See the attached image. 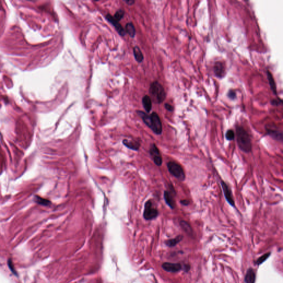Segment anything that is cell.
Here are the masks:
<instances>
[{
    "instance_id": "26",
    "label": "cell",
    "mask_w": 283,
    "mask_h": 283,
    "mask_svg": "<svg viewBox=\"0 0 283 283\" xmlns=\"http://www.w3.org/2000/svg\"><path fill=\"white\" fill-rule=\"evenodd\" d=\"M228 96H229V98L231 99H234L236 98V92H235V91H234V90H229V93H228Z\"/></svg>"
},
{
    "instance_id": "29",
    "label": "cell",
    "mask_w": 283,
    "mask_h": 283,
    "mask_svg": "<svg viewBox=\"0 0 283 283\" xmlns=\"http://www.w3.org/2000/svg\"><path fill=\"white\" fill-rule=\"evenodd\" d=\"M180 203H182L183 205L184 206L189 205V204H190V202H189V201L187 200H181L180 201Z\"/></svg>"
},
{
    "instance_id": "11",
    "label": "cell",
    "mask_w": 283,
    "mask_h": 283,
    "mask_svg": "<svg viewBox=\"0 0 283 283\" xmlns=\"http://www.w3.org/2000/svg\"><path fill=\"white\" fill-rule=\"evenodd\" d=\"M267 134L270 136L271 138L274 139L278 141H283V134L282 132H280L278 130L271 128H266Z\"/></svg>"
},
{
    "instance_id": "21",
    "label": "cell",
    "mask_w": 283,
    "mask_h": 283,
    "mask_svg": "<svg viewBox=\"0 0 283 283\" xmlns=\"http://www.w3.org/2000/svg\"><path fill=\"white\" fill-rule=\"evenodd\" d=\"M34 201L35 203H37L39 205L43 206H49L50 205V201L48 200L47 199L42 198L39 196H34Z\"/></svg>"
},
{
    "instance_id": "2",
    "label": "cell",
    "mask_w": 283,
    "mask_h": 283,
    "mask_svg": "<svg viewBox=\"0 0 283 283\" xmlns=\"http://www.w3.org/2000/svg\"><path fill=\"white\" fill-rule=\"evenodd\" d=\"M236 137L238 147L242 151L246 153L252 151V144L251 139L244 128L241 126L236 127Z\"/></svg>"
},
{
    "instance_id": "24",
    "label": "cell",
    "mask_w": 283,
    "mask_h": 283,
    "mask_svg": "<svg viewBox=\"0 0 283 283\" xmlns=\"http://www.w3.org/2000/svg\"><path fill=\"white\" fill-rule=\"evenodd\" d=\"M270 255V253H266V254H265L263 255H262V257H260L257 260V264L260 265V264L263 263L264 261H265V260H267L268 258Z\"/></svg>"
},
{
    "instance_id": "18",
    "label": "cell",
    "mask_w": 283,
    "mask_h": 283,
    "mask_svg": "<svg viewBox=\"0 0 283 283\" xmlns=\"http://www.w3.org/2000/svg\"><path fill=\"white\" fill-rule=\"evenodd\" d=\"M133 53L135 55V59L138 62H142L144 59L143 55L142 53L141 50L138 47H135L133 48Z\"/></svg>"
},
{
    "instance_id": "17",
    "label": "cell",
    "mask_w": 283,
    "mask_h": 283,
    "mask_svg": "<svg viewBox=\"0 0 283 283\" xmlns=\"http://www.w3.org/2000/svg\"><path fill=\"white\" fill-rule=\"evenodd\" d=\"M180 225L182 229L187 234H191L193 233V229L188 222L184 220H182L180 222Z\"/></svg>"
},
{
    "instance_id": "25",
    "label": "cell",
    "mask_w": 283,
    "mask_h": 283,
    "mask_svg": "<svg viewBox=\"0 0 283 283\" xmlns=\"http://www.w3.org/2000/svg\"><path fill=\"white\" fill-rule=\"evenodd\" d=\"M8 267H9V268H10V270L12 271V273H13L15 275H16L17 273L16 270H15V269L14 268V266H13V264L12 263V261H11V260H8Z\"/></svg>"
},
{
    "instance_id": "19",
    "label": "cell",
    "mask_w": 283,
    "mask_h": 283,
    "mask_svg": "<svg viewBox=\"0 0 283 283\" xmlns=\"http://www.w3.org/2000/svg\"><path fill=\"white\" fill-rule=\"evenodd\" d=\"M126 32L131 37H134L136 34V29L132 23H128L126 25Z\"/></svg>"
},
{
    "instance_id": "28",
    "label": "cell",
    "mask_w": 283,
    "mask_h": 283,
    "mask_svg": "<svg viewBox=\"0 0 283 283\" xmlns=\"http://www.w3.org/2000/svg\"><path fill=\"white\" fill-rule=\"evenodd\" d=\"M281 101H279V100H273L272 101H271V104L273 105H276V106H278L280 105V104H281Z\"/></svg>"
},
{
    "instance_id": "12",
    "label": "cell",
    "mask_w": 283,
    "mask_h": 283,
    "mask_svg": "<svg viewBox=\"0 0 283 283\" xmlns=\"http://www.w3.org/2000/svg\"><path fill=\"white\" fill-rule=\"evenodd\" d=\"M164 198L165 203L167 204V206L171 209H174L175 206V203L174 198V196L172 193L168 191H164Z\"/></svg>"
},
{
    "instance_id": "10",
    "label": "cell",
    "mask_w": 283,
    "mask_h": 283,
    "mask_svg": "<svg viewBox=\"0 0 283 283\" xmlns=\"http://www.w3.org/2000/svg\"><path fill=\"white\" fill-rule=\"evenodd\" d=\"M214 70L215 75L219 78H222L225 75V67L224 64L221 61H218L215 63Z\"/></svg>"
},
{
    "instance_id": "20",
    "label": "cell",
    "mask_w": 283,
    "mask_h": 283,
    "mask_svg": "<svg viewBox=\"0 0 283 283\" xmlns=\"http://www.w3.org/2000/svg\"><path fill=\"white\" fill-rule=\"evenodd\" d=\"M183 236L179 235V236H177V237H175V238L167 240L166 242V244H167V245L169 247H174L175 245H177L178 243H179L183 239Z\"/></svg>"
},
{
    "instance_id": "1",
    "label": "cell",
    "mask_w": 283,
    "mask_h": 283,
    "mask_svg": "<svg viewBox=\"0 0 283 283\" xmlns=\"http://www.w3.org/2000/svg\"><path fill=\"white\" fill-rule=\"evenodd\" d=\"M142 119L143 121L148 127L150 128L152 131L156 135H160L162 133V124L161 118L156 112H153L151 115H148L147 113L142 111H137Z\"/></svg>"
},
{
    "instance_id": "22",
    "label": "cell",
    "mask_w": 283,
    "mask_h": 283,
    "mask_svg": "<svg viewBox=\"0 0 283 283\" xmlns=\"http://www.w3.org/2000/svg\"><path fill=\"white\" fill-rule=\"evenodd\" d=\"M124 14H125L124 11H123L122 10H119L116 12V13H115V14L114 16H113V18H114L118 22L124 16Z\"/></svg>"
},
{
    "instance_id": "8",
    "label": "cell",
    "mask_w": 283,
    "mask_h": 283,
    "mask_svg": "<svg viewBox=\"0 0 283 283\" xmlns=\"http://www.w3.org/2000/svg\"><path fill=\"white\" fill-rule=\"evenodd\" d=\"M106 18L108 21L110 22L111 24H112L115 28L116 29V31L118 32V33L122 36H124L126 34V31L125 29L123 28L122 27L119 23L118 21H117L115 19L113 16H112L110 14H107L106 16Z\"/></svg>"
},
{
    "instance_id": "4",
    "label": "cell",
    "mask_w": 283,
    "mask_h": 283,
    "mask_svg": "<svg viewBox=\"0 0 283 283\" xmlns=\"http://www.w3.org/2000/svg\"><path fill=\"white\" fill-rule=\"evenodd\" d=\"M167 169L169 172L177 179L183 182L186 178L185 173L183 168L179 164L175 162H169L167 163Z\"/></svg>"
},
{
    "instance_id": "5",
    "label": "cell",
    "mask_w": 283,
    "mask_h": 283,
    "mask_svg": "<svg viewBox=\"0 0 283 283\" xmlns=\"http://www.w3.org/2000/svg\"><path fill=\"white\" fill-rule=\"evenodd\" d=\"M159 214L158 210L154 207L151 200L147 201L144 205L143 217L147 220H151L157 217Z\"/></svg>"
},
{
    "instance_id": "13",
    "label": "cell",
    "mask_w": 283,
    "mask_h": 283,
    "mask_svg": "<svg viewBox=\"0 0 283 283\" xmlns=\"http://www.w3.org/2000/svg\"><path fill=\"white\" fill-rule=\"evenodd\" d=\"M122 142L123 144L128 148L132 149V150H135V151H138L139 149L140 143L138 142L128 141L127 139H124Z\"/></svg>"
},
{
    "instance_id": "9",
    "label": "cell",
    "mask_w": 283,
    "mask_h": 283,
    "mask_svg": "<svg viewBox=\"0 0 283 283\" xmlns=\"http://www.w3.org/2000/svg\"><path fill=\"white\" fill-rule=\"evenodd\" d=\"M162 268L165 271L170 273H177L182 269V265L179 263H164L162 265Z\"/></svg>"
},
{
    "instance_id": "15",
    "label": "cell",
    "mask_w": 283,
    "mask_h": 283,
    "mask_svg": "<svg viewBox=\"0 0 283 283\" xmlns=\"http://www.w3.org/2000/svg\"><path fill=\"white\" fill-rule=\"evenodd\" d=\"M255 274L253 269L248 270L245 276V282L246 283H255Z\"/></svg>"
},
{
    "instance_id": "30",
    "label": "cell",
    "mask_w": 283,
    "mask_h": 283,
    "mask_svg": "<svg viewBox=\"0 0 283 283\" xmlns=\"http://www.w3.org/2000/svg\"><path fill=\"white\" fill-rule=\"evenodd\" d=\"M125 2L126 3H127L128 5H132L135 3V1H133V0H129V1H125Z\"/></svg>"
},
{
    "instance_id": "14",
    "label": "cell",
    "mask_w": 283,
    "mask_h": 283,
    "mask_svg": "<svg viewBox=\"0 0 283 283\" xmlns=\"http://www.w3.org/2000/svg\"><path fill=\"white\" fill-rule=\"evenodd\" d=\"M142 104H143L145 110L147 112L149 113L151 110L152 106L151 99L147 95L144 96L142 99Z\"/></svg>"
},
{
    "instance_id": "6",
    "label": "cell",
    "mask_w": 283,
    "mask_h": 283,
    "mask_svg": "<svg viewBox=\"0 0 283 283\" xmlns=\"http://www.w3.org/2000/svg\"><path fill=\"white\" fill-rule=\"evenodd\" d=\"M149 153L152 158V159L153 160L154 163L158 167L161 166L163 163L162 157L159 149L156 144H152L151 148L149 149Z\"/></svg>"
},
{
    "instance_id": "3",
    "label": "cell",
    "mask_w": 283,
    "mask_h": 283,
    "mask_svg": "<svg viewBox=\"0 0 283 283\" xmlns=\"http://www.w3.org/2000/svg\"><path fill=\"white\" fill-rule=\"evenodd\" d=\"M150 94L156 103L161 104L164 101L166 97V93L163 86L158 81L152 83L149 89Z\"/></svg>"
},
{
    "instance_id": "16",
    "label": "cell",
    "mask_w": 283,
    "mask_h": 283,
    "mask_svg": "<svg viewBox=\"0 0 283 283\" xmlns=\"http://www.w3.org/2000/svg\"><path fill=\"white\" fill-rule=\"evenodd\" d=\"M267 77H268L269 85H270V87L271 88V90L273 91V92L274 94L276 95V87L275 83V81L274 80L273 77L271 75V74L270 73V72H269L268 71H267Z\"/></svg>"
},
{
    "instance_id": "23",
    "label": "cell",
    "mask_w": 283,
    "mask_h": 283,
    "mask_svg": "<svg viewBox=\"0 0 283 283\" xmlns=\"http://www.w3.org/2000/svg\"><path fill=\"white\" fill-rule=\"evenodd\" d=\"M225 137L228 141H233L234 139V132L232 130H229L226 133Z\"/></svg>"
},
{
    "instance_id": "7",
    "label": "cell",
    "mask_w": 283,
    "mask_h": 283,
    "mask_svg": "<svg viewBox=\"0 0 283 283\" xmlns=\"http://www.w3.org/2000/svg\"><path fill=\"white\" fill-rule=\"evenodd\" d=\"M221 185L224 193V198H226L227 203L232 207H235V202L233 198V195L232 193L231 188L229 185L223 180L221 181Z\"/></svg>"
},
{
    "instance_id": "27",
    "label": "cell",
    "mask_w": 283,
    "mask_h": 283,
    "mask_svg": "<svg viewBox=\"0 0 283 283\" xmlns=\"http://www.w3.org/2000/svg\"><path fill=\"white\" fill-rule=\"evenodd\" d=\"M165 109H167V110H168V111H173V110H174L173 107H172V105H169V104H165Z\"/></svg>"
}]
</instances>
